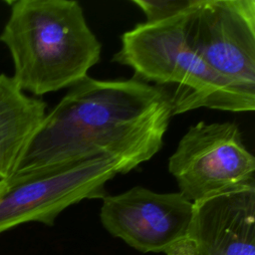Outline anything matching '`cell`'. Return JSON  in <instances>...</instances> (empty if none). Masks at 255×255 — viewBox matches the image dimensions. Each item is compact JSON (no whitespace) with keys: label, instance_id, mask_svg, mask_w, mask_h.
Instances as JSON below:
<instances>
[{"label":"cell","instance_id":"cell-1","mask_svg":"<svg viewBox=\"0 0 255 255\" xmlns=\"http://www.w3.org/2000/svg\"><path fill=\"white\" fill-rule=\"evenodd\" d=\"M172 116L170 94L162 87L88 76L46 114L13 175L100 155L114 157L128 173L161 149Z\"/></svg>","mask_w":255,"mask_h":255},{"label":"cell","instance_id":"cell-2","mask_svg":"<svg viewBox=\"0 0 255 255\" xmlns=\"http://www.w3.org/2000/svg\"><path fill=\"white\" fill-rule=\"evenodd\" d=\"M20 89L34 96L71 88L99 63L102 45L75 0H17L0 34Z\"/></svg>","mask_w":255,"mask_h":255},{"label":"cell","instance_id":"cell-3","mask_svg":"<svg viewBox=\"0 0 255 255\" xmlns=\"http://www.w3.org/2000/svg\"><path fill=\"white\" fill-rule=\"evenodd\" d=\"M185 18L136 24L122 35L113 62L129 67L141 82L177 85L170 94L173 116L198 108L253 112L255 91L221 77L199 57L187 41Z\"/></svg>","mask_w":255,"mask_h":255},{"label":"cell","instance_id":"cell-4","mask_svg":"<svg viewBox=\"0 0 255 255\" xmlns=\"http://www.w3.org/2000/svg\"><path fill=\"white\" fill-rule=\"evenodd\" d=\"M126 174L114 157L13 175L0 188V233L28 222L53 225L58 215L84 199L104 198L106 184Z\"/></svg>","mask_w":255,"mask_h":255},{"label":"cell","instance_id":"cell-5","mask_svg":"<svg viewBox=\"0 0 255 255\" xmlns=\"http://www.w3.org/2000/svg\"><path fill=\"white\" fill-rule=\"evenodd\" d=\"M168 171L192 203L255 186V158L233 122L191 126L170 155Z\"/></svg>","mask_w":255,"mask_h":255},{"label":"cell","instance_id":"cell-6","mask_svg":"<svg viewBox=\"0 0 255 255\" xmlns=\"http://www.w3.org/2000/svg\"><path fill=\"white\" fill-rule=\"evenodd\" d=\"M185 34L213 71L255 91L254 0H199L186 14Z\"/></svg>","mask_w":255,"mask_h":255},{"label":"cell","instance_id":"cell-7","mask_svg":"<svg viewBox=\"0 0 255 255\" xmlns=\"http://www.w3.org/2000/svg\"><path fill=\"white\" fill-rule=\"evenodd\" d=\"M193 203L180 192L159 193L134 186L103 198L105 229L140 252H164L187 237Z\"/></svg>","mask_w":255,"mask_h":255},{"label":"cell","instance_id":"cell-8","mask_svg":"<svg viewBox=\"0 0 255 255\" xmlns=\"http://www.w3.org/2000/svg\"><path fill=\"white\" fill-rule=\"evenodd\" d=\"M187 237L198 255H255V186L193 203Z\"/></svg>","mask_w":255,"mask_h":255},{"label":"cell","instance_id":"cell-9","mask_svg":"<svg viewBox=\"0 0 255 255\" xmlns=\"http://www.w3.org/2000/svg\"><path fill=\"white\" fill-rule=\"evenodd\" d=\"M47 105L0 74V180L10 178L19 158L46 116Z\"/></svg>","mask_w":255,"mask_h":255},{"label":"cell","instance_id":"cell-10","mask_svg":"<svg viewBox=\"0 0 255 255\" xmlns=\"http://www.w3.org/2000/svg\"><path fill=\"white\" fill-rule=\"evenodd\" d=\"M199 0H131L145 15V22H160L192 11Z\"/></svg>","mask_w":255,"mask_h":255},{"label":"cell","instance_id":"cell-11","mask_svg":"<svg viewBox=\"0 0 255 255\" xmlns=\"http://www.w3.org/2000/svg\"><path fill=\"white\" fill-rule=\"evenodd\" d=\"M163 253L165 255H198L194 243L188 237L175 242Z\"/></svg>","mask_w":255,"mask_h":255},{"label":"cell","instance_id":"cell-12","mask_svg":"<svg viewBox=\"0 0 255 255\" xmlns=\"http://www.w3.org/2000/svg\"><path fill=\"white\" fill-rule=\"evenodd\" d=\"M3 183H4V180H0V188L3 186Z\"/></svg>","mask_w":255,"mask_h":255}]
</instances>
